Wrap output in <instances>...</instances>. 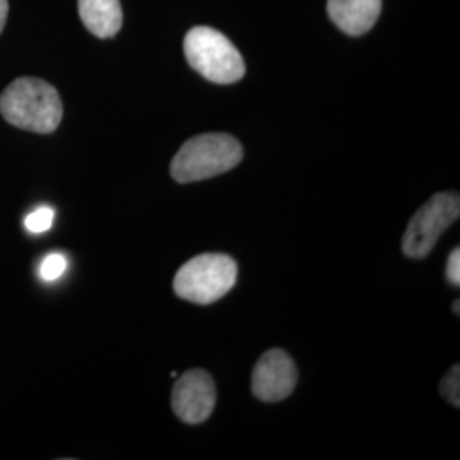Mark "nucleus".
<instances>
[{
  "label": "nucleus",
  "instance_id": "nucleus-9",
  "mask_svg": "<svg viewBox=\"0 0 460 460\" xmlns=\"http://www.w3.org/2000/svg\"><path fill=\"white\" fill-rule=\"evenodd\" d=\"M84 26L98 38H113L123 24L119 0H79Z\"/></svg>",
  "mask_w": 460,
  "mask_h": 460
},
{
  "label": "nucleus",
  "instance_id": "nucleus-10",
  "mask_svg": "<svg viewBox=\"0 0 460 460\" xmlns=\"http://www.w3.org/2000/svg\"><path fill=\"white\" fill-rule=\"evenodd\" d=\"M66 266L68 261L62 252H49L40 264V277L45 281H55L66 273Z\"/></svg>",
  "mask_w": 460,
  "mask_h": 460
},
{
  "label": "nucleus",
  "instance_id": "nucleus-14",
  "mask_svg": "<svg viewBox=\"0 0 460 460\" xmlns=\"http://www.w3.org/2000/svg\"><path fill=\"white\" fill-rule=\"evenodd\" d=\"M7 13H9V2L7 0H0V33L4 30L5 19H7Z\"/></svg>",
  "mask_w": 460,
  "mask_h": 460
},
{
  "label": "nucleus",
  "instance_id": "nucleus-8",
  "mask_svg": "<svg viewBox=\"0 0 460 460\" xmlns=\"http://www.w3.org/2000/svg\"><path fill=\"white\" fill-rule=\"evenodd\" d=\"M382 11V0H328L331 21L349 36H360L374 28Z\"/></svg>",
  "mask_w": 460,
  "mask_h": 460
},
{
  "label": "nucleus",
  "instance_id": "nucleus-15",
  "mask_svg": "<svg viewBox=\"0 0 460 460\" xmlns=\"http://www.w3.org/2000/svg\"><path fill=\"white\" fill-rule=\"evenodd\" d=\"M459 304H460L459 300H456V302H454V305H452V311H454V313L457 314V315H459V311H460Z\"/></svg>",
  "mask_w": 460,
  "mask_h": 460
},
{
  "label": "nucleus",
  "instance_id": "nucleus-4",
  "mask_svg": "<svg viewBox=\"0 0 460 460\" xmlns=\"http://www.w3.org/2000/svg\"><path fill=\"white\" fill-rule=\"evenodd\" d=\"M237 281V263L220 252H207L182 264L174 277V292L188 302L208 305L227 296Z\"/></svg>",
  "mask_w": 460,
  "mask_h": 460
},
{
  "label": "nucleus",
  "instance_id": "nucleus-6",
  "mask_svg": "<svg viewBox=\"0 0 460 460\" xmlns=\"http://www.w3.org/2000/svg\"><path fill=\"white\" fill-rule=\"evenodd\" d=\"M172 410L188 425H199L214 412L217 389L212 376L201 368H193L178 377L172 395Z\"/></svg>",
  "mask_w": 460,
  "mask_h": 460
},
{
  "label": "nucleus",
  "instance_id": "nucleus-5",
  "mask_svg": "<svg viewBox=\"0 0 460 460\" xmlns=\"http://www.w3.org/2000/svg\"><path fill=\"white\" fill-rule=\"evenodd\" d=\"M460 215L459 193H437L412 215L402 237V252L411 260H423L437 246L440 235Z\"/></svg>",
  "mask_w": 460,
  "mask_h": 460
},
{
  "label": "nucleus",
  "instance_id": "nucleus-3",
  "mask_svg": "<svg viewBox=\"0 0 460 460\" xmlns=\"http://www.w3.org/2000/svg\"><path fill=\"white\" fill-rule=\"evenodd\" d=\"M184 55L188 64L210 83L234 84L246 74L239 49L214 28L197 26L186 34Z\"/></svg>",
  "mask_w": 460,
  "mask_h": 460
},
{
  "label": "nucleus",
  "instance_id": "nucleus-13",
  "mask_svg": "<svg viewBox=\"0 0 460 460\" xmlns=\"http://www.w3.org/2000/svg\"><path fill=\"white\" fill-rule=\"evenodd\" d=\"M447 279L454 285L459 287L460 285V251L459 247H456L447 261Z\"/></svg>",
  "mask_w": 460,
  "mask_h": 460
},
{
  "label": "nucleus",
  "instance_id": "nucleus-2",
  "mask_svg": "<svg viewBox=\"0 0 460 460\" xmlns=\"http://www.w3.org/2000/svg\"><path fill=\"white\" fill-rule=\"evenodd\" d=\"M244 157L239 140L227 133H205L190 138L171 163L174 181H203L234 169Z\"/></svg>",
  "mask_w": 460,
  "mask_h": 460
},
{
  "label": "nucleus",
  "instance_id": "nucleus-12",
  "mask_svg": "<svg viewBox=\"0 0 460 460\" xmlns=\"http://www.w3.org/2000/svg\"><path fill=\"white\" fill-rule=\"evenodd\" d=\"M440 394L444 395L445 399L459 408L460 406V367L456 365L448 370V374L442 378L440 382Z\"/></svg>",
  "mask_w": 460,
  "mask_h": 460
},
{
  "label": "nucleus",
  "instance_id": "nucleus-7",
  "mask_svg": "<svg viewBox=\"0 0 460 460\" xmlns=\"http://www.w3.org/2000/svg\"><path fill=\"white\" fill-rule=\"evenodd\" d=\"M296 380L298 370L292 357L285 349L273 348L256 363L251 387L260 401L279 402L294 393Z\"/></svg>",
  "mask_w": 460,
  "mask_h": 460
},
{
  "label": "nucleus",
  "instance_id": "nucleus-11",
  "mask_svg": "<svg viewBox=\"0 0 460 460\" xmlns=\"http://www.w3.org/2000/svg\"><path fill=\"white\" fill-rule=\"evenodd\" d=\"M55 220V210L49 207H40L26 217L24 226L31 234H45L51 229Z\"/></svg>",
  "mask_w": 460,
  "mask_h": 460
},
{
  "label": "nucleus",
  "instance_id": "nucleus-1",
  "mask_svg": "<svg viewBox=\"0 0 460 460\" xmlns=\"http://www.w3.org/2000/svg\"><path fill=\"white\" fill-rule=\"evenodd\" d=\"M0 113L13 127L45 135L58 128L64 104L51 84L34 77H21L0 94Z\"/></svg>",
  "mask_w": 460,
  "mask_h": 460
}]
</instances>
